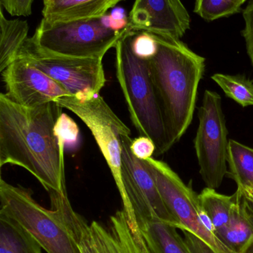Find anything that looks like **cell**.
<instances>
[{
    "instance_id": "6da1fadb",
    "label": "cell",
    "mask_w": 253,
    "mask_h": 253,
    "mask_svg": "<svg viewBox=\"0 0 253 253\" xmlns=\"http://www.w3.org/2000/svg\"><path fill=\"white\" fill-rule=\"evenodd\" d=\"M62 108L51 102L18 105L0 94V167L17 165L34 175L49 193L67 196L65 144L55 131Z\"/></svg>"
},
{
    "instance_id": "7a4b0ae2",
    "label": "cell",
    "mask_w": 253,
    "mask_h": 253,
    "mask_svg": "<svg viewBox=\"0 0 253 253\" xmlns=\"http://www.w3.org/2000/svg\"><path fill=\"white\" fill-rule=\"evenodd\" d=\"M151 34L157 41V51L148 60L150 74L172 147L193 121L206 59L181 39Z\"/></svg>"
},
{
    "instance_id": "3957f363",
    "label": "cell",
    "mask_w": 253,
    "mask_h": 253,
    "mask_svg": "<svg viewBox=\"0 0 253 253\" xmlns=\"http://www.w3.org/2000/svg\"><path fill=\"white\" fill-rule=\"evenodd\" d=\"M133 33L126 28L114 47L116 77L134 126L140 135L154 141L155 154L160 156L171 147L149 61L138 57L132 51Z\"/></svg>"
},
{
    "instance_id": "277c9868",
    "label": "cell",
    "mask_w": 253,
    "mask_h": 253,
    "mask_svg": "<svg viewBox=\"0 0 253 253\" xmlns=\"http://www.w3.org/2000/svg\"><path fill=\"white\" fill-rule=\"evenodd\" d=\"M49 194L51 208L57 211L81 253H151L141 229L123 208L110 215L106 224L89 223L74 211L68 196L54 191Z\"/></svg>"
},
{
    "instance_id": "5b68a950",
    "label": "cell",
    "mask_w": 253,
    "mask_h": 253,
    "mask_svg": "<svg viewBox=\"0 0 253 253\" xmlns=\"http://www.w3.org/2000/svg\"><path fill=\"white\" fill-rule=\"evenodd\" d=\"M0 212L19 222L47 253H81L56 210L40 205L29 189L12 185L1 178Z\"/></svg>"
},
{
    "instance_id": "8992f818",
    "label": "cell",
    "mask_w": 253,
    "mask_h": 253,
    "mask_svg": "<svg viewBox=\"0 0 253 253\" xmlns=\"http://www.w3.org/2000/svg\"><path fill=\"white\" fill-rule=\"evenodd\" d=\"M125 30L108 29L101 18L54 23L42 19L29 39L40 50L52 54L102 59L110 49L115 47Z\"/></svg>"
},
{
    "instance_id": "52a82bcc",
    "label": "cell",
    "mask_w": 253,
    "mask_h": 253,
    "mask_svg": "<svg viewBox=\"0 0 253 253\" xmlns=\"http://www.w3.org/2000/svg\"><path fill=\"white\" fill-rule=\"evenodd\" d=\"M131 135L122 137L123 209L135 224L160 221L177 229L181 224L171 213L162 199L152 175L142 160L130 149Z\"/></svg>"
},
{
    "instance_id": "ba28073f",
    "label": "cell",
    "mask_w": 253,
    "mask_h": 253,
    "mask_svg": "<svg viewBox=\"0 0 253 253\" xmlns=\"http://www.w3.org/2000/svg\"><path fill=\"white\" fill-rule=\"evenodd\" d=\"M199 120L194 146L199 172L206 187L216 190L228 172L227 164L230 140L222 99L218 93L205 90Z\"/></svg>"
},
{
    "instance_id": "9c48e42d",
    "label": "cell",
    "mask_w": 253,
    "mask_h": 253,
    "mask_svg": "<svg viewBox=\"0 0 253 253\" xmlns=\"http://www.w3.org/2000/svg\"><path fill=\"white\" fill-rule=\"evenodd\" d=\"M59 106L77 115L90 129L117 185L123 195L122 181V137L132 135L130 129L116 115L101 95L80 100L63 96L54 101Z\"/></svg>"
},
{
    "instance_id": "30bf717a",
    "label": "cell",
    "mask_w": 253,
    "mask_h": 253,
    "mask_svg": "<svg viewBox=\"0 0 253 253\" xmlns=\"http://www.w3.org/2000/svg\"><path fill=\"white\" fill-rule=\"evenodd\" d=\"M18 56L25 58L80 100L99 95L106 82L102 59L52 54L40 50L29 38Z\"/></svg>"
},
{
    "instance_id": "8fae6325",
    "label": "cell",
    "mask_w": 253,
    "mask_h": 253,
    "mask_svg": "<svg viewBox=\"0 0 253 253\" xmlns=\"http://www.w3.org/2000/svg\"><path fill=\"white\" fill-rule=\"evenodd\" d=\"M143 162L152 175L168 209L181 223V227L197 235L218 253H236L230 251L215 234L203 227L199 217L202 206L199 195L191 187L187 186L165 162L154 158Z\"/></svg>"
},
{
    "instance_id": "7c38bea8",
    "label": "cell",
    "mask_w": 253,
    "mask_h": 253,
    "mask_svg": "<svg viewBox=\"0 0 253 253\" xmlns=\"http://www.w3.org/2000/svg\"><path fill=\"white\" fill-rule=\"evenodd\" d=\"M1 74L7 90L5 94L22 106H39L72 96L62 84L22 56H18Z\"/></svg>"
},
{
    "instance_id": "4fadbf2b",
    "label": "cell",
    "mask_w": 253,
    "mask_h": 253,
    "mask_svg": "<svg viewBox=\"0 0 253 253\" xmlns=\"http://www.w3.org/2000/svg\"><path fill=\"white\" fill-rule=\"evenodd\" d=\"M127 28L132 31L184 37L190 16L181 0H135Z\"/></svg>"
},
{
    "instance_id": "5bb4252c",
    "label": "cell",
    "mask_w": 253,
    "mask_h": 253,
    "mask_svg": "<svg viewBox=\"0 0 253 253\" xmlns=\"http://www.w3.org/2000/svg\"><path fill=\"white\" fill-rule=\"evenodd\" d=\"M123 0H55L44 4L43 20L48 23L99 19Z\"/></svg>"
},
{
    "instance_id": "9a60e30c",
    "label": "cell",
    "mask_w": 253,
    "mask_h": 253,
    "mask_svg": "<svg viewBox=\"0 0 253 253\" xmlns=\"http://www.w3.org/2000/svg\"><path fill=\"white\" fill-rule=\"evenodd\" d=\"M233 196L229 222L215 236L230 251L241 253L253 239V219L241 192L237 190Z\"/></svg>"
},
{
    "instance_id": "2e32d148",
    "label": "cell",
    "mask_w": 253,
    "mask_h": 253,
    "mask_svg": "<svg viewBox=\"0 0 253 253\" xmlns=\"http://www.w3.org/2000/svg\"><path fill=\"white\" fill-rule=\"evenodd\" d=\"M0 73L4 71L19 56L22 46L28 40L27 21L7 19L0 9Z\"/></svg>"
},
{
    "instance_id": "e0dca14e",
    "label": "cell",
    "mask_w": 253,
    "mask_h": 253,
    "mask_svg": "<svg viewBox=\"0 0 253 253\" xmlns=\"http://www.w3.org/2000/svg\"><path fill=\"white\" fill-rule=\"evenodd\" d=\"M138 226L151 253H190L176 227L160 221Z\"/></svg>"
},
{
    "instance_id": "ac0fdd59",
    "label": "cell",
    "mask_w": 253,
    "mask_h": 253,
    "mask_svg": "<svg viewBox=\"0 0 253 253\" xmlns=\"http://www.w3.org/2000/svg\"><path fill=\"white\" fill-rule=\"evenodd\" d=\"M38 241L13 218L0 212V253H43Z\"/></svg>"
},
{
    "instance_id": "d6986e66",
    "label": "cell",
    "mask_w": 253,
    "mask_h": 253,
    "mask_svg": "<svg viewBox=\"0 0 253 253\" xmlns=\"http://www.w3.org/2000/svg\"><path fill=\"white\" fill-rule=\"evenodd\" d=\"M227 176L234 180L238 188L253 186V148L239 141L229 140Z\"/></svg>"
},
{
    "instance_id": "ffe728a7",
    "label": "cell",
    "mask_w": 253,
    "mask_h": 253,
    "mask_svg": "<svg viewBox=\"0 0 253 253\" xmlns=\"http://www.w3.org/2000/svg\"><path fill=\"white\" fill-rule=\"evenodd\" d=\"M199 199L201 206L215 226V233L224 229L230 220L233 196L221 194L215 189L206 187L199 195Z\"/></svg>"
},
{
    "instance_id": "44dd1931",
    "label": "cell",
    "mask_w": 253,
    "mask_h": 253,
    "mask_svg": "<svg viewBox=\"0 0 253 253\" xmlns=\"http://www.w3.org/2000/svg\"><path fill=\"white\" fill-rule=\"evenodd\" d=\"M212 80L226 96L243 108L253 106V81L244 75L215 74Z\"/></svg>"
},
{
    "instance_id": "7402d4cb",
    "label": "cell",
    "mask_w": 253,
    "mask_h": 253,
    "mask_svg": "<svg viewBox=\"0 0 253 253\" xmlns=\"http://www.w3.org/2000/svg\"><path fill=\"white\" fill-rule=\"evenodd\" d=\"M242 0H196L195 13L206 21H214L239 13Z\"/></svg>"
},
{
    "instance_id": "603a6c76",
    "label": "cell",
    "mask_w": 253,
    "mask_h": 253,
    "mask_svg": "<svg viewBox=\"0 0 253 253\" xmlns=\"http://www.w3.org/2000/svg\"><path fill=\"white\" fill-rule=\"evenodd\" d=\"M132 51L141 59H152L157 51V42L152 34L145 31H134L131 41Z\"/></svg>"
},
{
    "instance_id": "cb8c5ba5",
    "label": "cell",
    "mask_w": 253,
    "mask_h": 253,
    "mask_svg": "<svg viewBox=\"0 0 253 253\" xmlns=\"http://www.w3.org/2000/svg\"><path fill=\"white\" fill-rule=\"evenodd\" d=\"M55 131L65 146L76 145L79 138V127L75 122L65 114H61L57 120Z\"/></svg>"
},
{
    "instance_id": "d4e9b609",
    "label": "cell",
    "mask_w": 253,
    "mask_h": 253,
    "mask_svg": "<svg viewBox=\"0 0 253 253\" xmlns=\"http://www.w3.org/2000/svg\"><path fill=\"white\" fill-rule=\"evenodd\" d=\"M130 149L138 159L147 160L152 158L153 154L155 153L156 146L151 138L140 135L138 138L132 140Z\"/></svg>"
},
{
    "instance_id": "484cf974",
    "label": "cell",
    "mask_w": 253,
    "mask_h": 253,
    "mask_svg": "<svg viewBox=\"0 0 253 253\" xmlns=\"http://www.w3.org/2000/svg\"><path fill=\"white\" fill-rule=\"evenodd\" d=\"M245 25L242 34L246 42L247 52L253 66V0H251L243 12Z\"/></svg>"
},
{
    "instance_id": "4316f807",
    "label": "cell",
    "mask_w": 253,
    "mask_h": 253,
    "mask_svg": "<svg viewBox=\"0 0 253 253\" xmlns=\"http://www.w3.org/2000/svg\"><path fill=\"white\" fill-rule=\"evenodd\" d=\"M184 234V241L190 253H218L212 249L203 239L195 234L193 232L184 227H181Z\"/></svg>"
},
{
    "instance_id": "83f0119b",
    "label": "cell",
    "mask_w": 253,
    "mask_h": 253,
    "mask_svg": "<svg viewBox=\"0 0 253 253\" xmlns=\"http://www.w3.org/2000/svg\"><path fill=\"white\" fill-rule=\"evenodd\" d=\"M34 0H0L1 7L12 16H28L32 13Z\"/></svg>"
},
{
    "instance_id": "f1b7e54d",
    "label": "cell",
    "mask_w": 253,
    "mask_h": 253,
    "mask_svg": "<svg viewBox=\"0 0 253 253\" xmlns=\"http://www.w3.org/2000/svg\"><path fill=\"white\" fill-rule=\"evenodd\" d=\"M101 20L105 28L114 31H123L127 28L128 25H129V19L117 20V19H114V18L111 17V15L108 14V13L102 16L101 18Z\"/></svg>"
},
{
    "instance_id": "f546056e",
    "label": "cell",
    "mask_w": 253,
    "mask_h": 253,
    "mask_svg": "<svg viewBox=\"0 0 253 253\" xmlns=\"http://www.w3.org/2000/svg\"><path fill=\"white\" fill-rule=\"evenodd\" d=\"M237 190H239L243 196L247 208L253 219V186L243 189L238 188Z\"/></svg>"
},
{
    "instance_id": "4dcf8cb0",
    "label": "cell",
    "mask_w": 253,
    "mask_h": 253,
    "mask_svg": "<svg viewBox=\"0 0 253 253\" xmlns=\"http://www.w3.org/2000/svg\"><path fill=\"white\" fill-rule=\"evenodd\" d=\"M110 15H111V17L114 18V19H117V20L128 19L126 11H125L124 9L121 8V7H114Z\"/></svg>"
},
{
    "instance_id": "1f68e13d",
    "label": "cell",
    "mask_w": 253,
    "mask_h": 253,
    "mask_svg": "<svg viewBox=\"0 0 253 253\" xmlns=\"http://www.w3.org/2000/svg\"><path fill=\"white\" fill-rule=\"evenodd\" d=\"M241 253H253V239L248 244Z\"/></svg>"
},
{
    "instance_id": "d6a6232c",
    "label": "cell",
    "mask_w": 253,
    "mask_h": 253,
    "mask_svg": "<svg viewBox=\"0 0 253 253\" xmlns=\"http://www.w3.org/2000/svg\"><path fill=\"white\" fill-rule=\"evenodd\" d=\"M43 4H47L49 3L52 2V1H55V0H43Z\"/></svg>"
},
{
    "instance_id": "836d02e7",
    "label": "cell",
    "mask_w": 253,
    "mask_h": 253,
    "mask_svg": "<svg viewBox=\"0 0 253 253\" xmlns=\"http://www.w3.org/2000/svg\"><path fill=\"white\" fill-rule=\"evenodd\" d=\"M247 1V0H242V1H243V3H245V1Z\"/></svg>"
}]
</instances>
